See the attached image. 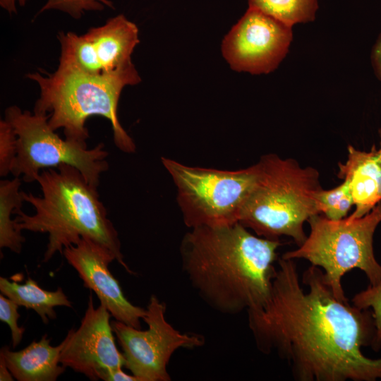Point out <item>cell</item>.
I'll return each mask as SVG.
<instances>
[{"instance_id": "obj_26", "label": "cell", "mask_w": 381, "mask_h": 381, "mask_svg": "<svg viewBox=\"0 0 381 381\" xmlns=\"http://www.w3.org/2000/svg\"><path fill=\"white\" fill-rule=\"evenodd\" d=\"M27 0H0L1 8L5 9L9 13H16V3L20 6H24Z\"/></svg>"}, {"instance_id": "obj_13", "label": "cell", "mask_w": 381, "mask_h": 381, "mask_svg": "<svg viewBox=\"0 0 381 381\" xmlns=\"http://www.w3.org/2000/svg\"><path fill=\"white\" fill-rule=\"evenodd\" d=\"M63 255L77 271L86 288L93 291L116 320L140 329L146 309L132 304L124 296L118 280L108 266L115 260L113 255L97 243L81 238L64 249Z\"/></svg>"}, {"instance_id": "obj_23", "label": "cell", "mask_w": 381, "mask_h": 381, "mask_svg": "<svg viewBox=\"0 0 381 381\" xmlns=\"http://www.w3.org/2000/svg\"><path fill=\"white\" fill-rule=\"evenodd\" d=\"M19 306L2 294L0 295V320L6 323L11 330L12 344L16 348L21 341L25 328L19 327L18 320L20 314L18 312Z\"/></svg>"}, {"instance_id": "obj_14", "label": "cell", "mask_w": 381, "mask_h": 381, "mask_svg": "<svg viewBox=\"0 0 381 381\" xmlns=\"http://www.w3.org/2000/svg\"><path fill=\"white\" fill-rule=\"evenodd\" d=\"M345 163H338L337 176L347 181L355 210L349 217L359 218L369 213L381 202V158L373 145L369 151L347 147Z\"/></svg>"}, {"instance_id": "obj_20", "label": "cell", "mask_w": 381, "mask_h": 381, "mask_svg": "<svg viewBox=\"0 0 381 381\" xmlns=\"http://www.w3.org/2000/svg\"><path fill=\"white\" fill-rule=\"evenodd\" d=\"M352 304L361 309H372L375 333L370 346L375 351L381 348V282L369 285L353 297Z\"/></svg>"}, {"instance_id": "obj_11", "label": "cell", "mask_w": 381, "mask_h": 381, "mask_svg": "<svg viewBox=\"0 0 381 381\" xmlns=\"http://www.w3.org/2000/svg\"><path fill=\"white\" fill-rule=\"evenodd\" d=\"M292 38V26L248 8L224 37L222 52L236 71L269 73L286 55Z\"/></svg>"}, {"instance_id": "obj_21", "label": "cell", "mask_w": 381, "mask_h": 381, "mask_svg": "<svg viewBox=\"0 0 381 381\" xmlns=\"http://www.w3.org/2000/svg\"><path fill=\"white\" fill-rule=\"evenodd\" d=\"M106 6L114 8L110 0H47L38 13L49 10H59L75 19H79L85 11H102Z\"/></svg>"}, {"instance_id": "obj_18", "label": "cell", "mask_w": 381, "mask_h": 381, "mask_svg": "<svg viewBox=\"0 0 381 381\" xmlns=\"http://www.w3.org/2000/svg\"><path fill=\"white\" fill-rule=\"evenodd\" d=\"M249 8L259 10L293 26L315 19L318 0H248Z\"/></svg>"}, {"instance_id": "obj_15", "label": "cell", "mask_w": 381, "mask_h": 381, "mask_svg": "<svg viewBox=\"0 0 381 381\" xmlns=\"http://www.w3.org/2000/svg\"><path fill=\"white\" fill-rule=\"evenodd\" d=\"M47 334L40 341H33L25 349L13 351L4 346L0 354L8 368L18 381H55L66 370L60 363L64 339L60 344L52 346Z\"/></svg>"}, {"instance_id": "obj_25", "label": "cell", "mask_w": 381, "mask_h": 381, "mask_svg": "<svg viewBox=\"0 0 381 381\" xmlns=\"http://www.w3.org/2000/svg\"><path fill=\"white\" fill-rule=\"evenodd\" d=\"M107 381H140L135 375H130L122 370V368L112 370L107 379Z\"/></svg>"}, {"instance_id": "obj_24", "label": "cell", "mask_w": 381, "mask_h": 381, "mask_svg": "<svg viewBox=\"0 0 381 381\" xmlns=\"http://www.w3.org/2000/svg\"><path fill=\"white\" fill-rule=\"evenodd\" d=\"M370 59L374 73L381 80V33L372 48Z\"/></svg>"}, {"instance_id": "obj_28", "label": "cell", "mask_w": 381, "mask_h": 381, "mask_svg": "<svg viewBox=\"0 0 381 381\" xmlns=\"http://www.w3.org/2000/svg\"><path fill=\"white\" fill-rule=\"evenodd\" d=\"M378 133H379V136H380V147H379V150H380V158H381V128L378 130Z\"/></svg>"}, {"instance_id": "obj_3", "label": "cell", "mask_w": 381, "mask_h": 381, "mask_svg": "<svg viewBox=\"0 0 381 381\" xmlns=\"http://www.w3.org/2000/svg\"><path fill=\"white\" fill-rule=\"evenodd\" d=\"M42 195L23 191L24 202L35 210L32 215L21 208L17 214L16 227L48 234V243L43 262L49 261L56 253L76 244L81 238L89 239L109 250L130 274H134L125 262L118 233L107 217L97 187L90 184L74 167L60 164L44 169L36 179Z\"/></svg>"}, {"instance_id": "obj_27", "label": "cell", "mask_w": 381, "mask_h": 381, "mask_svg": "<svg viewBox=\"0 0 381 381\" xmlns=\"http://www.w3.org/2000/svg\"><path fill=\"white\" fill-rule=\"evenodd\" d=\"M13 376L10 372L6 365V361L2 355L0 354V380L12 381Z\"/></svg>"}, {"instance_id": "obj_16", "label": "cell", "mask_w": 381, "mask_h": 381, "mask_svg": "<svg viewBox=\"0 0 381 381\" xmlns=\"http://www.w3.org/2000/svg\"><path fill=\"white\" fill-rule=\"evenodd\" d=\"M0 291L3 295L19 306L35 311L45 324L48 323L49 320L56 318L55 307H72V303L61 288L59 287L54 291L44 290L30 277L28 278L25 284H20L1 277Z\"/></svg>"}, {"instance_id": "obj_7", "label": "cell", "mask_w": 381, "mask_h": 381, "mask_svg": "<svg viewBox=\"0 0 381 381\" xmlns=\"http://www.w3.org/2000/svg\"><path fill=\"white\" fill-rule=\"evenodd\" d=\"M161 161L176 186V201L188 228L238 222L257 179V164L230 171L188 166L164 157Z\"/></svg>"}, {"instance_id": "obj_1", "label": "cell", "mask_w": 381, "mask_h": 381, "mask_svg": "<svg viewBox=\"0 0 381 381\" xmlns=\"http://www.w3.org/2000/svg\"><path fill=\"white\" fill-rule=\"evenodd\" d=\"M277 261L267 301L247 311L258 349L286 361L298 381L381 379V357L362 353L375 333L372 311L337 298L314 265L303 274V291L294 260Z\"/></svg>"}, {"instance_id": "obj_10", "label": "cell", "mask_w": 381, "mask_h": 381, "mask_svg": "<svg viewBox=\"0 0 381 381\" xmlns=\"http://www.w3.org/2000/svg\"><path fill=\"white\" fill-rule=\"evenodd\" d=\"M59 63L92 75H112L134 65L131 54L139 43L135 23L120 14L78 35L59 32Z\"/></svg>"}, {"instance_id": "obj_8", "label": "cell", "mask_w": 381, "mask_h": 381, "mask_svg": "<svg viewBox=\"0 0 381 381\" xmlns=\"http://www.w3.org/2000/svg\"><path fill=\"white\" fill-rule=\"evenodd\" d=\"M49 114L22 111L11 106L5 119L16 135V156L11 173L25 182L36 181L40 171L68 164L78 169L86 181L98 187L101 174L108 170V152L101 143L92 149L87 144L61 138L49 125Z\"/></svg>"}, {"instance_id": "obj_9", "label": "cell", "mask_w": 381, "mask_h": 381, "mask_svg": "<svg viewBox=\"0 0 381 381\" xmlns=\"http://www.w3.org/2000/svg\"><path fill=\"white\" fill-rule=\"evenodd\" d=\"M166 304L152 294L143 318L147 329L141 330L120 321L111 322L121 346L125 365L140 381H169L167 365L180 348L194 349L205 344L196 333L181 332L165 318Z\"/></svg>"}, {"instance_id": "obj_2", "label": "cell", "mask_w": 381, "mask_h": 381, "mask_svg": "<svg viewBox=\"0 0 381 381\" xmlns=\"http://www.w3.org/2000/svg\"><path fill=\"white\" fill-rule=\"evenodd\" d=\"M279 240L252 234L239 222L190 229L180 248L182 270L214 310L236 315L267 301Z\"/></svg>"}, {"instance_id": "obj_4", "label": "cell", "mask_w": 381, "mask_h": 381, "mask_svg": "<svg viewBox=\"0 0 381 381\" xmlns=\"http://www.w3.org/2000/svg\"><path fill=\"white\" fill-rule=\"evenodd\" d=\"M27 77L40 90L34 112L49 114L53 130L63 128L66 139L86 144V120L101 116L111 122L116 146L124 152H135L134 141L123 128L117 114L123 87L141 80L134 66L112 75H92L59 63L52 73L36 72Z\"/></svg>"}, {"instance_id": "obj_19", "label": "cell", "mask_w": 381, "mask_h": 381, "mask_svg": "<svg viewBox=\"0 0 381 381\" xmlns=\"http://www.w3.org/2000/svg\"><path fill=\"white\" fill-rule=\"evenodd\" d=\"M314 198L319 213L332 220L346 217L354 205L349 186L346 181L332 189L324 190L321 188L315 192Z\"/></svg>"}, {"instance_id": "obj_17", "label": "cell", "mask_w": 381, "mask_h": 381, "mask_svg": "<svg viewBox=\"0 0 381 381\" xmlns=\"http://www.w3.org/2000/svg\"><path fill=\"white\" fill-rule=\"evenodd\" d=\"M21 181L18 177L0 181V248H8L20 253L25 239L16 227L11 214L22 207L23 191L20 190Z\"/></svg>"}, {"instance_id": "obj_6", "label": "cell", "mask_w": 381, "mask_h": 381, "mask_svg": "<svg viewBox=\"0 0 381 381\" xmlns=\"http://www.w3.org/2000/svg\"><path fill=\"white\" fill-rule=\"evenodd\" d=\"M307 222L310 231L305 241L298 248L284 253L282 258L304 259L311 265L321 267L327 283L340 300L347 299L341 278L353 269L363 271L370 285L381 282V265L373 250V236L381 222V202L359 218L349 216L332 220L318 214Z\"/></svg>"}, {"instance_id": "obj_22", "label": "cell", "mask_w": 381, "mask_h": 381, "mask_svg": "<svg viewBox=\"0 0 381 381\" xmlns=\"http://www.w3.org/2000/svg\"><path fill=\"white\" fill-rule=\"evenodd\" d=\"M16 156V135L12 126L5 119L0 121V175L11 173Z\"/></svg>"}, {"instance_id": "obj_5", "label": "cell", "mask_w": 381, "mask_h": 381, "mask_svg": "<svg viewBox=\"0 0 381 381\" xmlns=\"http://www.w3.org/2000/svg\"><path fill=\"white\" fill-rule=\"evenodd\" d=\"M256 164L257 179L238 222L260 237L279 240L286 236L301 246L307 238L304 223L320 214L314 198L322 188L319 172L276 154L263 155Z\"/></svg>"}, {"instance_id": "obj_12", "label": "cell", "mask_w": 381, "mask_h": 381, "mask_svg": "<svg viewBox=\"0 0 381 381\" xmlns=\"http://www.w3.org/2000/svg\"><path fill=\"white\" fill-rule=\"evenodd\" d=\"M111 314L102 304L95 308L92 294L75 330L70 329L60 355V363L90 380L107 381L110 373L125 365V358L117 349L110 322Z\"/></svg>"}]
</instances>
